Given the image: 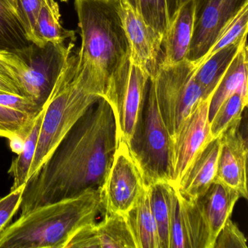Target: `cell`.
Wrapping results in <instances>:
<instances>
[{
    "instance_id": "1",
    "label": "cell",
    "mask_w": 248,
    "mask_h": 248,
    "mask_svg": "<svg viewBox=\"0 0 248 248\" xmlns=\"http://www.w3.org/2000/svg\"><path fill=\"white\" fill-rule=\"evenodd\" d=\"M115 117L101 98L68 132L26 184L21 214L101 188L117 147Z\"/></svg>"
},
{
    "instance_id": "2",
    "label": "cell",
    "mask_w": 248,
    "mask_h": 248,
    "mask_svg": "<svg viewBox=\"0 0 248 248\" xmlns=\"http://www.w3.org/2000/svg\"><path fill=\"white\" fill-rule=\"evenodd\" d=\"M120 2L75 0L81 47L78 75L109 101L127 79L130 47L118 12Z\"/></svg>"
},
{
    "instance_id": "3",
    "label": "cell",
    "mask_w": 248,
    "mask_h": 248,
    "mask_svg": "<svg viewBox=\"0 0 248 248\" xmlns=\"http://www.w3.org/2000/svg\"><path fill=\"white\" fill-rule=\"evenodd\" d=\"M104 214L101 188L20 215L0 232V248H66L78 230Z\"/></svg>"
},
{
    "instance_id": "4",
    "label": "cell",
    "mask_w": 248,
    "mask_h": 248,
    "mask_svg": "<svg viewBox=\"0 0 248 248\" xmlns=\"http://www.w3.org/2000/svg\"><path fill=\"white\" fill-rule=\"evenodd\" d=\"M77 66L78 53L71 55L66 61L43 107L40 136L28 181L37 173L78 120L103 98L100 91L78 75Z\"/></svg>"
},
{
    "instance_id": "5",
    "label": "cell",
    "mask_w": 248,
    "mask_h": 248,
    "mask_svg": "<svg viewBox=\"0 0 248 248\" xmlns=\"http://www.w3.org/2000/svg\"><path fill=\"white\" fill-rule=\"evenodd\" d=\"M75 41L43 46L32 43L18 50H0V65L18 83L23 95L44 107L72 55Z\"/></svg>"
},
{
    "instance_id": "6",
    "label": "cell",
    "mask_w": 248,
    "mask_h": 248,
    "mask_svg": "<svg viewBox=\"0 0 248 248\" xmlns=\"http://www.w3.org/2000/svg\"><path fill=\"white\" fill-rule=\"evenodd\" d=\"M130 148L147 185L161 181L170 183L171 137L161 115L152 79L148 83L143 109Z\"/></svg>"
},
{
    "instance_id": "7",
    "label": "cell",
    "mask_w": 248,
    "mask_h": 248,
    "mask_svg": "<svg viewBox=\"0 0 248 248\" xmlns=\"http://www.w3.org/2000/svg\"><path fill=\"white\" fill-rule=\"evenodd\" d=\"M197 69L186 59L175 64H159L152 78L158 107L171 140L200 102L207 97L194 78Z\"/></svg>"
},
{
    "instance_id": "8",
    "label": "cell",
    "mask_w": 248,
    "mask_h": 248,
    "mask_svg": "<svg viewBox=\"0 0 248 248\" xmlns=\"http://www.w3.org/2000/svg\"><path fill=\"white\" fill-rule=\"evenodd\" d=\"M179 196L190 248H213L219 232L241 198L239 193L216 180L198 198L189 200Z\"/></svg>"
},
{
    "instance_id": "9",
    "label": "cell",
    "mask_w": 248,
    "mask_h": 248,
    "mask_svg": "<svg viewBox=\"0 0 248 248\" xmlns=\"http://www.w3.org/2000/svg\"><path fill=\"white\" fill-rule=\"evenodd\" d=\"M146 186L137 159L127 143L121 140L101 188L104 214L127 216Z\"/></svg>"
},
{
    "instance_id": "10",
    "label": "cell",
    "mask_w": 248,
    "mask_h": 248,
    "mask_svg": "<svg viewBox=\"0 0 248 248\" xmlns=\"http://www.w3.org/2000/svg\"><path fill=\"white\" fill-rule=\"evenodd\" d=\"M194 27L187 59L198 62L216 43L248 0H194Z\"/></svg>"
},
{
    "instance_id": "11",
    "label": "cell",
    "mask_w": 248,
    "mask_h": 248,
    "mask_svg": "<svg viewBox=\"0 0 248 248\" xmlns=\"http://www.w3.org/2000/svg\"><path fill=\"white\" fill-rule=\"evenodd\" d=\"M213 93L200 102L171 140L170 184L174 188H177L193 161L213 139L209 108Z\"/></svg>"
},
{
    "instance_id": "12",
    "label": "cell",
    "mask_w": 248,
    "mask_h": 248,
    "mask_svg": "<svg viewBox=\"0 0 248 248\" xmlns=\"http://www.w3.org/2000/svg\"><path fill=\"white\" fill-rule=\"evenodd\" d=\"M149 79L146 72L130 61L124 85L107 101L115 117L117 143L123 140L130 146L143 109Z\"/></svg>"
},
{
    "instance_id": "13",
    "label": "cell",
    "mask_w": 248,
    "mask_h": 248,
    "mask_svg": "<svg viewBox=\"0 0 248 248\" xmlns=\"http://www.w3.org/2000/svg\"><path fill=\"white\" fill-rule=\"evenodd\" d=\"M118 12L130 47V61L152 79L160 62L163 37L124 1L119 2Z\"/></svg>"
},
{
    "instance_id": "14",
    "label": "cell",
    "mask_w": 248,
    "mask_h": 248,
    "mask_svg": "<svg viewBox=\"0 0 248 248\" xmlns=\"http://www.w3.org/2000/svg\"><path fill=\"white\" fill-rule=\"evenodd\" d=\"M239 125L231 127L220 137L216 180L237 191L240 197L248 200V143L239 130Z\"/></svg>"
},
{
    "instance_id": "15",
    "label": "cell",
    "mask_w": 248,
    "mask_h": 248,
    "mask_svg": "<svg viewBox=\"0 0 248 248\" xmlns=\"http://www.w3.org/2000/svg\"><path fill=\"white\" fill-rule=\"evenodd\" d=\"M66 248H136V244L127 216L104 214L99 223L78 230Z\"/></svg>"
},
{
    "instance_id": "16",
    "label": "cell",
    "mask_w": 248,
    "mask_h": 248,
    "mask_svg": "<svg viewBox=\"0 0 248 248\" xmlns=\"http://www.w3.org/2000/svg\"><path fill=\"white\" fill-rule=\"evenodd\" d=\"M220 137L212 139L206 145L193 161L177 188H175L184 198H198L216 181Z\"/></svg>"
},
{
    "instance_id": "17",
    "label": "cell",
    "mask_w": 248,
    "mask_h": 248,
    "mask_svg": "<svg viewBox=\"0 0 248 248\" xmlns=\"http://www.w3.org/2000/svg\"><path fill=\"white\" fill-rule=\"evenodd\" d=\"M194 27V1L187 0L180 8L164 35L159 64H175L187 59Z\"/></svg>"
},
{
    "instance_id": "18",
    "label": "cell",
    "mask_w": 248,
    "mask_h": 248,
    "mask_svg": "<svg viewBox=\"0 0 248 248\" xmlns=\"http://www.w3.org/2000/svg\"><path fill=\"white\" fill-rule=\"evenodd\" d=\"M248 53L247 40L244 41L210 101L209 120L222 104L237 92H248Z\"/></svg>"
},
{
    "instance_id": "19",
    "label": "cell",
    "mask_w": 248,
    "mask_h": 248,
    "mask_svg": "<svg viewBox=\"0 0 248 248\" xmlns=\"http://www.w3.org/2000/svg\"><path fill=\"white\" fill-rule=\"evenodd\" d=\"M127 217L136 241V248H159V236L151 209L149 186L147 184Z\"/></svg>"
},
{
    "instance_id": "20",
    "label": "cell",
    "mask_w": 248,
    "mask_h": 248,
    "mask_svg": "<svg viewBox=\"0 0 248 248\" xmlns=\"http://www.w3.org/2000/svg\"><path fill=\"white\" fill-rule=\"evenodd\" d=\"M67 40H76L75 31L65 30L62 26L59 4L55 0H43L36 21L33 43L43 46Z\"/></svg>"
},
{
    "instance_id": "21",
    "label": "cell",
    "mask_w": 248,
    "mask_h": 248,
    "mask_svg": "<svg viewBox=\"0 0 248 248\" xmlns=\"http://www.w3.org/2000/svg\"><path fill=\"white\" fill-rule=\"evenodd\" d=\"M149 26L164 37L187 0H124Z\"/></svg>"
},
{
    "instance_id": "22",
    "label": "cell",
    "mask_w": 248,
    "mask_h": 248,
    "mask_svg": "<svg viewBox=\"0 0 248 248\" xmlns=\"http://www.w3.org/2000/svg\"><path fill=\"white\" fill-rule=\"evenodd\" d=\"M246 40L247 36H245L238 43L221 49L197 69L194 78L204 89L207 96L217 89L229 65Z\"/></svg>"
},
{
    "instance_id": "23",
    "label": "cell",
    "mask_w": 248,
    "mask_h": 248,
    "mask_svg": "<svg viewBox=\"0 0 248 248\" xmlns=\"http://www.w3.org/2000/svg\"><path fill=\"white\" fill-rule=\"evenodd\" d=\"M149 186L151 209L157 229L159 248H170V184L161 181Z\"/></svg>"
},
{
    "instance_id": "24",
    "label": "cell",
    "mask_w": 248,
    "mask_h": 248,
    "mask_svg": "<svg viewBox=\"0 0 248 248\" xmlns=\"http://www.w3.org/2000/svg\"><path fill=\"white\" fill-rule=\"evenodd\" d=\"M43 112L44 110L43 108L41 112L34 119L31 130L23 143L21 152L11 162L8 173L14 178V184L11 188V191L25 186L28 181L29 172L34 159L40 136Z\"/></svg>"
},
{
    "instance_id": "25",
    "label": "cell",
    "mask_w": 248,
    "mask_h": 248,
    "mask_svg": "<svg viewBox=\"0 0 248 248\" xmlns=\"http://www.w3.org/2000/svg\"><path fill=\"white\" fill-rule=\"evenodd\" d=\"M248 104V93L237 92L228 98L210 121L212 139H217L231 127L240 124Z\"/></svg>"
},
{
    "instance_id": "26",
    "label": "cell",
    "mask_w": 248,
    "mask_h": 248,
    "mask_svg": "<svg viewBox=\"0 0 248 248\" xmlns=\"http://www.w3.org/2000/svg\"><path fill=\"white\" fill-rule=\"evenodd\" d=\"M16 14L0 0V50L24 48L31 44Z\"/></svg>"
},
{
    "instance_id": "27",
    "label": "cell",
    "mask_w": 248,
    "mask_h": 248,
    "mask_svg": "<svg viewBox=\"0 0 248 248\" xmlns=\"http://www.w3.org/2000/svg\"><path fill=\"white\" fill-rule=\"evenodd\" d=\"M36 117L0 105V138L24 141Z\"/></svg>"
},
{
    "instance_id": "28",
    "label": "cell",
    "mask_w": 248,
    "mask_h": 248,
    "mask_svg": "<svg viewBox=\"0 0 248 248\" xmlns=\"http://www.w3.org/2000/svg\"><path fill=\"white\" fill-rule=\"evenodd\" d=\"M248 6L244 8L233 21L222 31L216 43L213 45L207 53L194 63L198 69L206 61L208 60L213 54L218 52L221 49L234 44L240 41L244 37L248 36Z\"/></svg>"
},
{
    "instance_id": "29",
    "label": "cell",
    "mask_w": 248,
    "mask_h": 248,
    "mask_svg": "<svg viewBox=\"0 0 248 248\" xmlns=\"http://www.w3.org/2000/svg\"><path fill=\"white\" fill-rule=\"evenodd\" d=\"M170 248H190L186 223L179 194L171 186Z\"/></svg>"
},
{
    "instance_id": "30",
    "label": "cell",
    "mask_w": 248,
    "mask_h": 248,
    "mask_svg": "<svg viewBox=\"0 0 248 248\" xmlns=\"http://www.w3.org/2000/svg\"><path fill=\"white\" fill-rule=\"evenodd\" d=\"M43 0H16L17 16L29 40L34 43V31Z\"/></svg>"
},
{
    "instance_id": "31",
    "label": "cell",
    "mask_w": 248,
    "mask_h": 248,
    "mask_svg": "<svg viewBox=\"0 0 248 248\" xmlns=\"http://www.w3.org/2000/svg\"><path fill=\"white\" fill-rule=\"evenodd\" d=\"M213 248H248L247 239L236 223L229 218L219 232Z\"/></svg>"
},
{
    "instance_id": "32",
    "label": "cell",
    "mask_w": 248,
    "mask_h": 248,
    "mask_svg": "<svg viewBox=\"0 0 248 248\" xmlns=\"http://www.w3.org/2000/svg\"><path fill=\"white\" fill-rule=\"evenodd\" d=\"M0 105L33 117L38 115L43 108L31 98L14 94L0 93Z\"/></svg>"
},
{
    "instance_id": "33",
    "label": "cell",
    "mask_w": 248,
    "mask_h": 248,
    "mask_svg": "<svg viewBox=\"0 0 248 248\" xmlns=\"http://www.w3.org/2000/svg\"><path fill=\"white\" fill-rule=\"evenodd\" d=\"M24 188L25 186H22L11 191L9 194L0 198V232L9 224L19 210Z\"/></svg>"
},
{
    "instance_id": "34",
    "label": "cell",
    "mask_w": 248,
    "mask_h": 248,
    "mask_svg": "<svg viewBox=\"0 0 248 248\" xmlns=\"http://www.w3.org/2000/svg\"><path fill=\"white\" fill-rule=\"evenodd\" d=\"M0 93L22 95L15 79L0 65Z\"/></svg>"
},
{
    "instance_id": "35",
    "label": "cell",
    "mask_w": 248,
    "mask_h": 248,
    "mask_svg": "<svg viewBox=\"0 0 248 248\" xmlns=\"http://www.w3.org/2000/svg\"><path fill=\"white\" fill-rule=\"evenodd\" d=\"M5 1L17 16L16 2V0H5Z\"/></svg>"
},
{
    "instance_id": "36",
    "label": "cell",
    "mask_w": 248,
    "mask_h": 248,
    "mask_svg": "<svg viewBox=\"0 0 248 248\" xmlns=\"http://www.w3.org/2000/svg\"><path fill=\"white\" fill-rule=\"evenodd\" d=\"M109 1H115V2H120V0H109Z\"/></svg>"
},
{
    "instance_id": "37",
    "label": "cell",
    "mask_w": 248,
    "mask_h": 248,
    "mask_svg": "<svg viewBox=\"0 0 248 248\" xmlns=\"http://www.w3.org/2000/svg\"><path fill=\"white\" fill-rule=\"evenodd\" d=\"M62 2H68L69 0H62Z\"/></svg>"
},
{
    "instance_id": "38",
    "label": "cell",
    "mask_w": 248,
    "mask_h": 248,
    "mask_svg": "<svg viewBox=\"0 0 248 248\" xmlns=\"http://www.w3.org/2000/svg\"><path fill=\"white\" fill-rule=\"evenodd\" d=\"M121 1H124V0H120V2H121Z\"/></svg>"
}]
</instances>
